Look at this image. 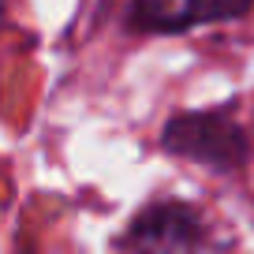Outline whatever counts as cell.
<instances>
[{
  "mask_svg": "<svg viewBox=\"0 0 254 254\" xmlns=\"http://www.w3.org/2000/svg\"><path fill=\"white\" fill-rule=\"evenodd\" d=\"M161 146L217 172H236L251 157L247 131L228 112H176L161 131Z\"/></svg>",
  "mask_w": 254,
  "mask_h": 254,
  "instance_id": "obj_1",
  "label": "cell"
},
{
  "mask_svg": "<svg viewBox=\"0 0 254 254\" xmlns=\"http://www.w3.org/2000/svg\"><path fill=\"white\" fill-rule=\"evenodd\" d=\"M131 254H209V232L187 202H153L127 232Z\"/></svg>",
  "mask_w": 254,
  "mask_h": 254,
  "instance_id": "obj_2",
  "label": "cell"
},
{
  "mask_svg": "<svg viewBox=\"0 0 254 254\" xmlns=\"http://www.w3.org/2000/svg\"><path fill=\"white\" fill-rule=\"evenodd\" d=\"M254 0H131V19L150 34H183L194 26L243 19Z\"/></svg>",
  "mask_w": 254,
  "mask_h": 254,
  "instance_id": "obj_3",
  "label": "cell"
},
{
  "mask_svg": "<svg viewBox=\"0 0 254 254\" xmlns=\"http://www.w3.org/2000/svg\"><path fill=\"white\" fill-rule=\"evenodd\" d=\"M0 15H4V0H0Z\"/></svg>",
  "mask_w": 254,
  "mask_h": 254,
  "instance_id": "obj_4",
  "label": "cell"
}]
</instances>
